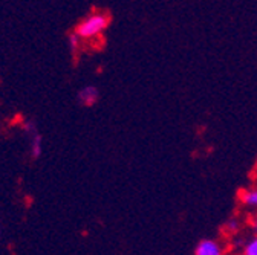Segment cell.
I'll list each match as a JSON object with an SVG mask.
<instances>
[{"label": "cell", "instance_id": "obj_1", "mask_svg": "<svg viewBox=\"0 0 257 255\" xmlns=\"http://www.w3.org/2000/svg\"><path fill=\"white\" fill-rule=\"evenodd\" d=\"M110 25V16L106 11H93L87 14L77 26L74 33L81 39V42L86 40H95L98 39Z\"/></svg>", "mask_w": 257, "mask_h": 255}, {"label": "cell", "instance_id": "obj_2", "mask_svg": "<svg viewBox=\"0 0 257 255\" xmlns=\"http://www.w3.org/2000/svg\"><path fill=\"white\" fill-rule=\"evenodd\" d=\"M98 100H100V90L92 84L84 86L77 92V101L81 107H92L98 103Z\"/></svg>", "mask_w": 257, "mask_h": 255}, {"label": "cell", "instance_id": "obj_3", "mask_svg": "<svg viewBox=\"0 0 257 255\" xmlns=\"http://www.w3.org/2000/svg\"><path fill=\"white\" fill-rule=\"evenodd\" d=\"M193 255H223V246L214 238H202L196 244Z\"/></svg>", "mask_w": 257, "mask_h": 255}, {"label": "cell", "instance_id": "obj_4", "mask_svg": "<svg viewBox=\"0 0 257 255\" xmlns=\"http://www.w3.org/2000/svg\"><path fill=\"white\" fill-rule=\"evenodd\" d=\"M43 154V136L40 132H36L29 136V156L32 161H39Z\"/></svg>", "mask_w": 257, "mask_h": 255}, {"label": "cell", "instance_id": "obj_5", "mask_svg": "<svg viewBox=\"0 0 257 255\" xmlns=\"http://www.w3.org/2000/svg\"><path fill=\"white\" fill-rule=\"evenodd\" d=\"M239 200L243 206L257 209V186L245 188L239 193Z\"/></svg>", "mask_w": 257, "mask_h": 255}, {"label": "cell", "instance_id": "obj_6", "mask_svg": "<svg viewBox=\"0 0 257 255\" xmlns=\"http://www.w3.org/2000/svg\"><path fill=\"white\" fill-rule=\"evenodd\" d=\"M240 228H242V223H240V220L237 217L228 218L227 221L223 223V226H222L223 232L228 234V235H236L240 231Z\"/></svg>", "mask_w": 257, "mask_h": 255}, {"label": "cell", "instance_id": "obj_7", "mask_svg": "<svg viewBox=\"0 0 257 255\" xmlns=\"http://www.w3.org/2000/svg\"><path fill=\"white\" fill-rule=\"evenodd\" d=\"M22 130L28 135V136H31L32 133H36V132H39V127H37V122L34 121V119H29V118H26V119H23L22 121Z\"/></svg>", "mask_w": 257, "mask_h": 255}, {"label": "cell", "instance_id": "obj_8", "mask_svg": "<svg viewBox=\"0 0 257 255\" xmlns=\"http://www.w3.org/2000/svg\"><path fill=\"white\" fill-rule=\"evenodd\" d=\"M242 255H257V235L251 237L242 249Z\"/></svg>", "mask_w": 257, "mask_h": 255}, {"label": "cell", "instance_id": "obj_9", "mask_svg": "<svg viewBox=\"0 0 257 255\" xmlns=\"http://www.w3.org/2000/svg\"><path fill=\"white\" fill-rule=\"evenodd\" d=\"M68 42H69L71 54L75 57V55H77V52H78V49H80V46H81V39H80L75 33H71V34H69V37H68Z\"/></svg>", "mask_w": 257, "mask_h": 255}, {"label": "cell", "instance_id": "obj_10", "mask_svg": "<svg viewBox=\"0 0 257 255\" xmlns=\"http://www.w3.org/2000/svg\"><path fill=\"white\" fill-rule=\"evenodd\" d=\"M249 226H251V229L257 234V214H254V215L251 217V220H249Z\"/></svg>", "mask_w": 257, "mask_h": 255}]
</instances>
